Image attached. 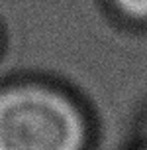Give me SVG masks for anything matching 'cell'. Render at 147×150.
Returning a JSON list of instances; mask_svg holds the SVG:
<instances>
[{"instance_id": "6da1fadb", "label": "cell", "mask_w": 147, "mask_h": 150, "mask_svg": "<svg viewBox=\"0 0 147 150\" xmlns=\"http://www.w3.org/2000/svg\"><path fill=\"white\" fill-rule=\"evenodd\" d=\"M92 127L79 99L39 79L0 87V150H88Z\"/></svg>"}, {"instance_id": "7a4b0ae2", "label": "cell", "mask_w": 147, "mask_h": 150, "mask_svg": "<svg viewBox=\"0 0 147 150\" xmlns=\"http://www.w3.org/2000/svg\"><path fill=\"white\" fill-rule=\"evenodd\" d=\"M114 14L125 22L147 24V0H106Z\"/></svg>"}, {"instance_id": "3957f363", "label": "cell", "mask_w": 147, "mask_h": 150, "mask_svg": "<svg viewBox=\"0 0 147 150\" xmlns=\"http://www.w3.org/2000/svg\"><path fill=\"white\" fill-rule=\"evenodd\" d=\"M2 52H4V32L0 28V55H2Z\"/></svg>"}, {"instance_id": "277c9868", "label": "cell", "mask_w": 147, "mask_h": 150, "mask_svg": "<svg viewBox=\"0 0 147 150\" xmlns=\"http://www.w3.org/2000/svg\"><path fill=\"white\" fill-rule=\"evenodd\" d=\"M137 150H147V146H143V148H137Z\"/></svg>"}]
</instances>
